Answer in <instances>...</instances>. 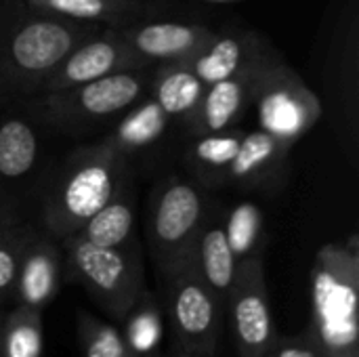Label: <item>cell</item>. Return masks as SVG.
<instances>
[{
	"mask_svg": "<svg viewBox=\"0 0 359 357\" xmlns=\"http://www.w3.org/2000/svg\"><path fill=\"white\" fill-rule=\"evenodd\" d=\"M97 32H101L97 23L44 15L23 0H0V86L23 93L38 90L57 63Z\"/></svg>",
	"mask_w": 359,
	"mask_h": 357,
	"instance_id": "cell-1",
	"label": "cell"
},
{
	"mask_svg": "<svg viewBox=\"0 0 359 357\" xmlns=\"http://www.w3.org/2000/svg\"><path fill=\"white\" fill-rule=\"evenodd\" d=\"M126 156L105 139L78 149L44 198L42 221L46 234L61 242L122 191L128 166Z\"/></svg>",
	"mask_w": 359,
	"mask_h": 357,
	"instance_id": "cell-2",
	"label": "cell"
},
{
	"mask_svg": "<svg viewBox=\"0 0 359 357\" xmlns=\"http://www.w3.org/2000/svg\"><path fill=\"white\" fill-rule=\"evenodd\" d=\"M359 246L330 242L316 255L311 269V318L309 330L326 356L359 351L358 347Z\"/></svg>",
	"mask_w": 359,
	"mask_h": 357,
	"instance_id": "cell-3",
	"label": "cell"
},
{
	"mask_svg": "<svg viewBox=\"0 0 359 357\" xmlns=\"http://www.w3.org/2000/svg\"><path fill=\"white\" fill-rule=\"evenodd\" d=\"M63 280L82 286L114 320H122L145 290L143 259L137 242L130 246H97L72 234L61 242Z\"/></svg>",
	"mask_w": 359,
	"mask_h": 357,
	"instance_id": "cell-4",
	"label": "cell"
},
{
	"mask_svg": "<svg viewBox=\"0 0 359 357\" xmlns=\"http://www.w3.org/2000/svg\"><path fill=\"white\" fill-rule=\"evenodd\" d=\"M160 278L162 309L175 347L191 357H215L225 324V305L202 280L194 250Z\"/></svg>",
	"mask_w": 359,
	"mask_h": 357,
	"instance_id": "cell-5",
	"label": "cell"
},
{
	"mask_svg": "<svg viewBox=\"0 0 359 357\" xmlns=\"http://www.w3.org/2000/svg\"><path fill=\"white\" fill-rule=\"evenodd\" d=\"M250 103L257 109L261 130L292 147L322 118V101L303 78L267 55L252 86Z\"/></svg>",
	"mask_w": 359,
	"mask_h": 357,
	"instance_id": "cell-6",
	"label": "cell"
},
{
	"mask_svg": "<svg viewBox=\"0 0 359 357\" xmlns=\"http://www.w3.org/2000/svg\"><path fill=\"white\" fill-rule=\"evenodd\" d=\"M147 67L120 69L74 88L42 93L40 107L55 124H78L116 116L130 109L147 90L151 80Z\"/></svg>",
	"mask_w": 359,
	"mask_h": 357,
	"instance_id": "cell-7",
	"label": "cell"
},
{
	"mask_svg": "<svg viewBox=\"0 0 359 357\" xmlns=\"http://www.w3.org/2000/svg\"><path fill=\"white\" fill-rule=\"evenodd\" d=\"M204 215V200L196 185L168 179L160 187L149 219V246L160 276L194 250Z\"/></svg>",
	"mask_w": 359,
	"mask_h": 357,
	"instance_id": "cell-8",
	"label": "cell"
},
{
	"mask_svg": "<svg viewBox=\"0 0 359 357\" xmlns=\"http://www.w3.org/2000/svg\"><path fill=\"white\" fill-rule=\"evenodd\" d=\"M238 357H267L278 328L271 316L261 255L240 261L233 288L225 303Z\"/></svg>",
	"mask_w": 359,
	"mask_h": 357,
	"instance_id": "cell-9",
	"label": "cell"
},
{
	"mask_svg": "<svg viewBox=\"0 0 359 357\" xmlns=\"http://www.w3.org/2000/svg\"><path fill=\"white\" fill-rule=\"evenodd\" d=\"M149 65L143 61L116 32V27H107L105 32H97L90 38L82 40L74 46L57 67L40 82L38 93H57L65 88H74L97 78L109 76L120 69Z\"/></svg>",
	"mask_w": 359,
	"mask_h": 357,
	"instance_id": "cell-10",
	"label": "cell"
},
{
	"mask_svg": "<svg viewBox=\"0 0 359 357\" xmlns=\"http://www.w3.org/2000/svg\"><path fill=\"white\" fill-rule=\"evenodd\" d=\"M63 250L50 234L34 231L21 257L11 301L21 307L44 311L61 290Z\"/></svg>",
	"mask_w": 359,
	"mask_h": 357,
	"instance_id": "cell-11",
	"label": "cell"
},
{
	"mask_svg": "<svg viewBox=\"0 0 359 357\" xmlns=\"http://www.w3.org/2000/svg\"><path fill=\"white\" fill-rule=\"evenodd\" d=\"M116 32L147 63L185 61L215 36L210 27L185 21H147L128 27L118 25Z\"/></svg>",
	"mask_w": 359,
	"mask_h": 357,
	"instance_id": "cell-12",
	"label": "cell"
},
{
	"mask_svg": "<svg viewBox=\"0 0 359 357\" xmlns=\"http://www.w3.org/2000/svg\"><path fill=\"white\" fill-rule=\"evenodd\" d=\"M267 55L269 53H265L261 59L250 63L240 74L206 86L198 107L187 118V124L196 137L221 133L236 124V120L250 105L255 78H257L259 69L263 67V61L267 59Z\"/></svg>",
	"mask_w": 359,
	"mask_h": 357,
	"instance_id": "cell-13",
	"label": "cell"
},
{
	"mask_svg": "<svg viewBox=\"0 0 359 357\" xmlns=\"http://www.w3.org/2000/svg\"><path fill=\"white\" fill-rule=\"evenodd\" d=\"M265 55L255 34H217L204 42L185 63L204 86L231 78Z\"/></svg>",
	"mask_w": 359,
	"mask_h": 357,
	"instance_id": "cell-14",
	"label": "cell"
},
{
	"mask_svg": "<svg viewBox=\"0 0 359 357\" xmlns=\"http://www.w3.org/2000/svg\"><path fill=\"white\" fill-rule=\"evenodd\" d=\"M194 257H196V267H198L202 280L217 295V299L225 305L227 297L233 288L240 263L227 244L223 225H219V223L208 225L204 221V225L198 234L196 246H194Z\"/></svg>",
	"mask_w": 359,
	"mask_h": 357,
	"instance_id": "cell-15",
	"label": "cell"
},
{
	"mask_svg": "<svg viewBox=\"0 0 359 357\" xmlns=\"http://www.w3.org/2000/svg\"><path fill=\"white\" fill-rule=\"evenodd\" d=\"M151 99L164 109L168 118H189L198 107L206 86L191 72L185 61L160 63L156 72H151Z\"/></svg>",
	"mask_w": 359,
	"mask_h": 357,
	"instance_id": "cell-16",
	"label": "cell"
},
{
	"mask_svg": "<svg viewBox=\"0 0 359 357\" xmlns=\"http://www.w3.org/2000/svg\"><path fill=\"white\" fill-rule=\"evenodd\" d=\"M29 8L78 23H107L109 27L151 8L147 0H23Z\"/></svg>",
	"mask_w": 359,
	"mask_h": 357,
	"instance_id": "cell-17",
	"label": "cell"
},
{
	"mask_svg": "<svg viewBox=\"0 0 359 357\" xmlns=\"http://www.w3.org/2000/svg\"><path fill=\"white\" fill-rule=\"evenodd\" d=\"M290 147L271 137L265 130H250L244 133L238 154L233 156L231 164L225 170V177L236 183L252 185L269 175H273L282 162L286 160Z\"/></svg>",
	"mask_w": 359,
	"mask_h": 357,
	"instance_id": "cell-18",
	"label": "cell"
},
{
	"mask_svg": "<svg viewBox=\"0 0 359 357\" xmlns=\"http://www.w3.org/2000/svg\"><path fill=\"white\" fill-rule=\"evenodd\" d=\"M122 322V337L133 357H158L164 337L162 303L145 288Z\"/></svg>",
	"mask_w": 359,
	"mask_h": 357,
	"instance_id": "cell-19",
	"label": "cell"
},
{
	"mask_svg": "<svg viewBox=\"0 0 359 357\" xmlns=\"http://www.w3.org/2000/svg\"><path fill=\"white\" fill-rule=\"evenodd\" d=\"M135 206L128 194L118 191L103 208H99L76 234L90 244L120 248L135 244Z\"/></svg>",
	"mask_w": 359,
	"mask_h": 357,
	"instance_id": "cell-20",
	"label": "cell"
},
{
	"mask_svg": "<svg viewBox=\"0 0 359 357\" xmlns=\"http://www.w3.org/2000/svg\"><path fill=\"white\" fill-rule=\"evenodd\" d=\"M168 120L170 118L164 114V109L151 97H147L130 107V112L116 124L105 141H109L124 154H133L160 141L168 126Z\"/></svg>",
	"mask_w": 359,
	"mask_h": 357,
	"instance_id": "cell-21",
	"label": "cell"
},
{
	"mask_svg": "<svg viewBox=\"0 0 359 357\" xmlns=\"http://www.w3.org/2000/svg\"><path fill=\"white\" fill-rule=\"evenodd\" d=\"M38 158V137L23 118H4L0 122V177H25Z\"/></svg>",
	"mask_w": 359,
	"mask_h": 357,
	"instance_id": "cell-22",
	"label": "cell"
},
{
	"mask_svg": "<svg viewBox=\"0 0 359 357\" xmlns=\"http://www.w3.org/2000/svg\"><path fill=\"white\" fill-rule=\"evenodd\" d=\"M0 357H44L42 311L15 305L4 316Z\"/></svg>",
	"mask_w": 359,
	"mask_h": 357,
	"instance_id": "cell-23",
	"label": "cell"
},
{
	"mask_svg": "<svg viewBox=\"0 0 359 357\" xmlns=\"http://www.w3.org/2000/svg\"><path fill=\"white\" fill-rule=\"evenodd\" d=\"M223 229H225L227 244L233 257L238 259V263L248 257H257L265 229L263 210L255 202H240L229 210Z\"/></svg>",
	"mask_w": 359,
	"mask_h": 357,
	"instance_id": "cell-24",
	"label": "cell"
},
{
	"mask_svg": "<svg viewBox=\"0 0 359 357\" xmlns=\"http://www.w3.org/2000/svg\"><path fill=\"white\" fill-rule=\"evenodd\" d=\"M34 229L11 213H0V305L11 301L15 276Z\"/></svg>",
	"mask_w": 359,
	"mask_h": 357,
	"instance_id": "cell-25",
	"label": "cell"
},
{
	"mask_svg": "<svg viewBox=\"0 0 359 357\" xmlns=\"http://www.w3.org/2000/svg\"><path fill=\"white\" fill-rule=\"evenodd\" d=\"M76 335L84 357H133L122 332L114 324L103 322L84 309L78 311Z\"/></svg>",
	"mask_w": 359,
	"mask_h": 357,
	"instance_id": "cell-26",
	"label": "cell"
},
{
	"mask_svg": "<svg viewBox=\"0 0 359 357\" xmlns=\"http://www.w3.org/2000/svg\"><path fill=\"white\" fill-rule=\"evenodd\" d=\"M242 137L244 133L236 128H227V130L212 133V135H200L189 149L191 160L204 170H215V173L225 175L227 166L238 154Z\"/></svg>",
	"mask_w": 359,
	"mask_h": 357,
	"instance_id": "cell-27",
	"label": "cell"
},
{
	"mask_svg": "<svg viewBox=\"0 0 359 357\" xmlns=\"http://www.w3.org/2000/svg\"><path fill=\"white\" fill-rule=\"evenodd\" d=\"M267 357H326L322 345L311 335V330H303L294 337H276L273 347Z\"/></svg>",
	"mask_w": 359,
	"mask_h": 357,
	"instance_id": "cell-28",
	"label": "cell"
},
{
	"mask_svg": "<svg viewBox=\"0 0 359 357\" xmlns=\"http://www.w3.org/2000/svg\"><path fill=\"white\" fill-rule=\"evenodd\" d=\"M200 2H210V4H231V2H240V0H200Z\"/></svg>",
	"mask_w": 359,
	"mask_h": 357,
	"instance_id": "cell-29",
	"label": "cell"
},
{
	"mask_svg": "<svg viewBox=\"0 0 359 357\" xmlns=\"http://www.w3.org/2000/svg\"><path fill=\"white\" fill-rule=\"evenodd\" d=\"M4 305H0V343H2V324H4Z\"/></svg>",
	"mask_w": 359,
	"mask_h": 357,
	"instance_id": "cell-30",
	"label": "cell"
},
{
	"mask_svg": "<svg viewBox=\"0 0 359 357\" xmlns=\"http://www.w3.org/2000/svg\"><path fill=\"white\" fill-rule=\"evenodd\" d=\"M326 357H359V351H347V353H334V356Z\"/></svg>",
	"mask_w": 359,
	"mask_h": 357,
	"instance_id": "cell-31",
	"label": "cell"
},
{
	"mask_svg": "<svg viewBox=\"0 0 359 357\" xmlns=\"http://www.w3.org/2000/svg\"><path fill=\"white\" fill-rule=\"evenodd\" d=\"M170 357H191V356H187V353H183V351H179L177 347L172 349V353H170Z\"/></svg>",
	"mask_w": 359,
	"mask_h": 357,
	"instance_id": "cell-32",
	"label": "cell"
}]
</instances>
